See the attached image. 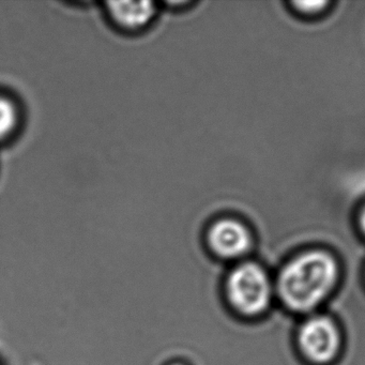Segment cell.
Wrapping results in <instances>:
<instances>
[{
    "mask_svg": "<svg viewBox=\"0 0 365 365\" xmlns=\"http://www.w3.org/2000/svg\"><path fill=\"white\" fill-rule=\"evenodd\" d=\"M18 123V110L11 101L0 98V140L12 133Z\"/></svg>",
    "mask_w": 365,
    "mask_h": 365,
    "instance_id": "obj_6",
    "label": "cell"
},
{
    "mask_svg": "<svg viewBox=\"0 0 365 365\" xmlns=\"http://www.w3.org/2000/svg\"><path fill=\"white\" fill-rule=\"evenodd\" d=\"M339 279V267L330 254L311 251L290 260L282 270L279 292L297 312L315 309L330 294Z\"/></svg>",
    "mask_w": 365,
    "mask_h": 365,
    "instance_id": "obj_1",
    "label": "cell"
},
{
    "mask_svg": "<svg viewBox=\"0 0 365 365\" xmlns=\"http://www.w3.org/2000/svg\"><path fill=\"white\" fill-rule=\"evenodd\" d=\"M228 302L243 315H258L270 304L272 286L264 268L245 262L232 269L225 283Z\"/></svg>",
    "mask_w": 365,
    "mask_h": 365,
    "instance_id": "obj_2",
    "label": "cell"
},
{
    "mask_svg": "<svg viewBox=\"0 0 365 365\" xmlns=\"http://www.w3.org/2000/svg\"><path fill=\"white\" fill-rule=\"evenodd\" d=\"M298 339L303 354L315 363L330 362L341 347L339 328L327 316L307 319L299 331Z\"/></svg>",
    "mask_w": 365,
    "mask_h": 365,
    "instance_id": "obj_3",
    "label": "cell"
},
{
    "mask_svg": "<svg viewBox=\"0 0 365 365\" xmlns=\"http://www.w3.org/2000/svg\"><path fill=\"white\" fill-rule=\"evenodd\" d=\"M361 226H362L363 232H365V209L363 211L362 217H361Z\"/></svg>",
    "mask_w": 365,
    "mask_h": 365,
    "instance_id": "obj_9",
    "label": "cell"
},
{
    "mask_svg": "<svg viewBox=\"0 0 365 365\" xmlns=\"http://www.w3.org/2000/svg\"><path fill=\"white\" fill-rule=\"evenodd\" d=\"M108 8L114 20L129 29L145 26L155 14L151 1H112L108 4Z\"/></svg>",
    "mask_w": 365,
    "mask_h": 365,
    "instance_id": "obj_5",
    "label": "cell"
},
{
    "mask_svg": "<svg viewBox=\"0 0 365 365\" xmlns=\"http://www.w3.org/2000/svg\"><path fill=\"white\" fill-rule=\"evenodd\" d=\"M207 245L213 255L222 259L241 257L251 247V237L247 228L232 220H222L209 228Z\"/></svg>",
    "mask_w": 365,
    "mask_h": 365,
    "instance_id": "obj_4",
    "label": "cell"
},
{
    "mask_svg": "<svg viewBox=\"0 0 365 365\" xmlns=\"http://www.w3.org/2000/svg\"><path fill=\"white\" fill-rule=\"evenodd\" d=\"M165 365H190L189 363L185 362L182 360H173L166 363Z\"/></svg>",
    "mask_w": 365,
    "mask_h": 365,
    "instance_id": "obj_8",
    "label": "cell"
},
{
    "mask_svg": "<svg viewBox=\"0 0 365 365\" xmlns=\"http://www.w3.org/2000/svg\"><path fill=\"white\" fill-rule=\"evenodd\" d=\"M327 5H328V3H326V1H298V3H294L297 9L299 11L305 12V14H314V12L320 11Z\"/></svg>",
    "mask_w": 365,
    "mask_h": 365,
    "instance_id": "obj_7",
    "label": "cell"
}]
</instances>
